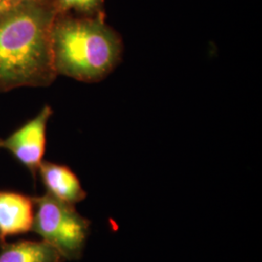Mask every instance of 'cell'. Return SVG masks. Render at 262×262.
Masks as SVG:
<instances>
[{
  "instance_id": "6da1fadb",
  "label": "cell",
  "mask_w": 262,
  "mask_h": 262,
  "mask_svg": "<svg viewBox=\"0 0 262 262\" xmlns=\"http://www.w3.org/2000/svg\"><path fill=\"white\" fill-rule=\"evenodd\" d=\"M56 16L50 2H24L0 17V92L55 81L51 29Z\"/></svg>"
},
{
  "instance_id": "7a4b0ae2",
  "label": "cell",
  "mask_w": 262,
  "mask_h": 262,
  "mask_svg": "<svg viewBox=\"0 0 262 262\" xmlns=\"http://www.w3.org/2000/svg\"><path fill=\"white\" fill-rule=\"evenodd\" d=\"M56 75L97 83L111 74L122 58V40L101 17L56 15L51 29Z\"/></svg>"
},
{
  "instance_id": "3957f363",
  "label": "cell",
  "mask_w": 262,
  "mask_h": 262,
  "mask_svg": "<svg viewBox=\"0 0 262 262\" xmlns=\"http://www.w3.org/2000/svg\"><path fill=\"white\" fill-rule=\"evenodd\" d=\"M35 204L32 231L52 246L64 261L80 260L91 233V222L75 205L56 199L46 192L33 197Z\"/></svg>"
},
{
  "instance_id": "277c9868",
  "label": "cell",
  "mask_w": 262,
  "mask_h": 262,
  "mask_svg": "<svg viewBox=\"0 0 262 262\" xmlns=\"http://www.w3.org/2000/svg\"><path fill=\"white\" fill-rule=\"evenodd\" d=\"M52 115V108L46 105L35 118L8 137L0 139V149L11 152L34 177L45 155L47 124Z\"/></svg>"
},
{
  "instance_id": "5b68a950",
  "label": "cell",
  "mask_w": 262,
  "mask_h": 262,
  "mask_svg": "<svg viewBox=\"0 0 262 262\" xmlns=\"http://www.w3.org/2000/svg\"><path fill=\"white\" fill-rule=\"evenodd\" d=\"M35 204L33 197L0 190V241L8 237L27 234L32 231Z\"/></svg>"
},
{
  "instance_id": "8992f818",
  "label": "cell",
  "mask_w": 262,
  "mask_h": 262,
  "mask_svg": "<svg viewBox=\"0 0 262 262\" xmlns=\"http://www.w3.org/2000/svg\"><path fill=\"white\" fill-rule=\"evenodd\" d=\"M47 192L56 199L71 205L84 201L86 197L79 178L66 165L42 161L38 169Z\"/></svg>"
},
{
  "instance_id": "52a82bcc",
  "label": "cell",
  "mask_w": 262,
  "mask_h": 262,
  "mask_svg": "<svg viewBox=\"0 0 262 262\" xmlns=\"http://www.w3.org/2000/svg\"><path fill=\"white\" fill-rule=\"evenodd\" d=\"M0 262H64L60 254L45 241L3 243Z\"/></svg>"
},
{
  "instance_id": "ba28073f",
  "label": "cell",
  "mask_w": 262,
  "mask_h": 262,
  "mask_svg": "<svg viewBox=\"0 0 262 262\" xmlns=\"http://www.w3.org/2000/svg\"><path fill=\"white\" fill-rule=\"evenodd\" d=\"M105 0H50L56 15H76L84 17L104 16Z\"/></svg>"
},
{
  "instance_id": "9c48e42d",
  "label": "cell",
  "mask_w": 262,
  "mask_h": 262,
  "mask_svg": "<svg viewBox=\"0 0 262 262\" xmlns=\"http://www.w3.org/2000/svg\"><path fill=\"white\" fill-rule=\"evenodd\" d=\"M8 0H0V17L5 14L12 7Z\"/></svg>"
},
{
  "instance_id": "30bf717a",
  "label": "cell",
  "mask_w": 262,
  "mask_h": 262,
  "mask_svg": "<svg viewBox=\"0 0 262 262\" xmlns=\"http://www.w3.org/2000/svg\"><path fill=\"white\" fill-rule=\"evenodd\" d=\"M11 5H17L24 2H50V0H8Z\"/></svg>"
}]
</instances>
